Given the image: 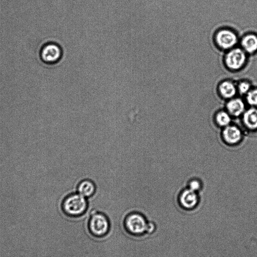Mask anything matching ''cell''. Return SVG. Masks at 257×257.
Segmentation results:
<instances>
[{"label":"cell","instance_id":"6","mask_svg":"<svg viewBox=\"0 0 257 257\" xmlns=\"http://www.w3.org/2000/svg\"><path fill=\"white\" fill-rule=\"evenodd\" d=\"M63 56L61 47L54 42H49L43 46L40 50L41 61L48 64H54L59 63Z\"/></svg>","mask_w":257,"mask_h":257},{"label":"cell","instance_id":"18","mask_svg":"<svg viewBox=\"0 0 257 257\" xmlns=\"http://www.w3.org/2000/svg\"><path fill=\"white\" fill-rule=\"evenodd\" d=\"M200 188V184L199 183L196 181H194L191 182L190 184V189L191 190L193 191H197Z\"/></svg>","mask_w":257,"mask_h":257},{"label":"cell","instance_id":"5","mask_svg":"<svg viewBox=\"0 0 257 257\" xmlns=\"http://www.w3.org/2000/svg\"><path fill=\"white\" fill-rule=\"evenodd\" d=\"M248 56L241 48L236 47L226 53L224 58V64L229 70L239 71L246 66Z\"/></svg>","mask_w":257,"mask_h":257},{"label":"cell","instance_id":"12","mask_svg":"<svg viewBox=\"0 0 257 257\" xmlns=\"http://www.w3.org/2000/svg\"><path fill=\"white\" fill-rule=\"evenodd\" d=\"M227 108L231 114L239 116L244 112L245 104L241 99L234 98L228 102Z\"/></svg>","mask_w":257,"mask_h":257},{"label":"cell","instance_id":"14","mask_svg":"<svg viewBox=\"0 0 257 257\" xmlns=\"http://www.w3.org/2000/svg\"><path fill=\"white\" fill-rule=\"evenodd\" d=\"M237 88L238 93L242 95H246L253 87L250 81L244 79L237 83Z\"/></svg>","mask_w":257,"mask_h":257},{"label":"cell","instance_id":"11","mask_svg":"<svg viewBox=\"0 0 257 257\" xmlns=\"http://www.w3.org/2000/svg\"><path fill=\"white\" fill-rule=\"evenodd\" d=\"M223 137L228 143L234 144L239 142L242 137L241 132L235 126H227L223 131Z\"/></svg>","mask_w":257,"mask_h":257},{"label":"cell","instance_id":"3","mask_svg":"<svg viewBox=\"0 0 257 257\" xmlns=\"http://www.w3.org/2000/svg\"><path fill=\"white\" fill-rule=\"evenodd\" d=\"M148 221L143 213L133 211L126 216L124 226L128 233L135 236H141L146 234Z\"/></svg>","mask_w":257,"mask_h":257},{"label":"cell","instance_id":"17","mask_svg":"<svg viewBox=\"0 0 257 257\" xmlns=\"http://www.w3.org/2000/svg\"><path fill=\"white\" fill-rule=\"evenodd\" d=\"M156 229V226L155 223L151 221H148L146 230V234L148 235H151L155 232Z\"/></svg>","mask_w":257,"mask_h":257},{"label":"cell","instance_id":"8","mask_svg":"<svg viewBox=\"0 0 257 257\" xmlns=\"http://www.w3.org/2000/svg\"><path fill=\"white\" fill-rule=\"evenodd\" d=\"M181 206L184 209L190 211L194 209L198 202V196L195 192L191 189L185 191L180 198Z\"/></svg>","mask_w":257,"mask_h":257},{"label":"cell","instance_id":"13","mask_svg":"<svg viewBox=\"0 0 257 257\" xmlns=\"http://www.w3.org/2000/svg\"><path fill=\"white\" fill-rule=\"evenodd\" d=\"M244 122L246 126L251 130L257 128V109L252 108L244 115Z\"/></svg>","mask_w":257,"mask_h":257},{"label":"cell","instance_id":"7","mask_svg":"<svg viewBox=\"0 0 257 257\" xmlns=\"http://www.w3.org/2000/svg\"><path fill=\"white\" fill-rule=\"evenodd\" d=\"M241 48L248 55L257 53V34L249 32L245 34L240 40Z\"/></svg>","mask_w":257,"mask_h":257},{"label":"cell","instance_id":"15","mask_svg":"<svg viewBox=\"0 0 257 257\" xmlns=\"http://www.w3.org/2000/svg\"><path fill=\"white\" fill-rule=\"evenodd\" d=\"M246 96L247 103L253 107H257V88H252Z\"/></svg>","mask_w":257,"mask_h":257},{"label":"cell","instance_id":"10","mask_svg":"<svg viewBox=\"0 0 257 257\" xmlns=\"http://www.w3.org/2000/svg\"><path fill=\"white\" fill-rule=\"evenodd\" d=\"M96 191L95 183L89 179L82 180L77 186V193L87 198L93 196Z\"/></svg>","mask_w":257,"mask_h":257},{"label":"cell","instance_id":"2","mask_svg":"<svg viewBox=\"0 0 257 257\" xmlns=\"http://www.w3.org/2000/svg\"><path fill=\"white\" fill-rule=\"evenodd\" d=\"M88 228L91 234L95 237L106 236L110 230V222L105 213L97 209H93L90 213Z\"/></svg>","mask_w":257,"mask_h":257},{"label":"cell","instance_id":"1","mask_svg":"<svg viewBox=\"0 0 257 257\" xmlns=\"http://www.w3.org/2000/svg\"><path fill=\"white\" fill-rule=\"evenodd\" d=\"M89 201L77 193H72L64 197L62 203V210L68 217H80L88 210Z\"/></svg>","mask_w":257,"mask_h":257},{"label":"cell","instance_id":"9","mask_svg":"<svg viewBox=\"0 0 257 257\" xmlns=\"http://www.w3.org/2000/svg\"><path fill=\"white\" fill-rule=\"evenodd\" d=\"M218 91L223 98L232 99L238 93L237 83L229 79L224 80L219 83Z\"/></svg>","mask_w":257,"mask_h":257},{"label":"cell","instance_id":"4","mask_svg":"<svg viewBox=\"0 0 257 257\" xmlns=\"http://www.w3.org/2000/svg\"><path fill=\"white\" fill-rule=\"evenodd\" d=\"M214 41L217 47L226 52L236 47L239 41L235 31L230 28H222L214 35Z\"/></svg>","mask_w":257,"mask_h":257},{"label":"cell","instance_id":"16","mask_svg":"<svg viewBox=\"0 0 257 257\" xmlns=\"http://www.w3.org/2000/svg\"><path fill=\"white\" fill-rule=\"evenodd\" d=\"M217 121L218 124L222 126H227L231 122V118L229 115L225 112H220L217 116Z\"/></svg>","mask_w":257,"mask_h":257}]
</instances>
